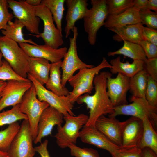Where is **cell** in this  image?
Returning a JSON list of instances; mask_svg holds the SVG:
<instances>
[{
	"instance_id": "cell-47",
	"label": "cell",
	"mask_w": 157,
	"mask_h": 157,
	"mask_svg": "<svg viewBox=\"0 0 157 157\" xmlns=\"http://www.w3.org/2000/svg\"><path fill=\"white\" fill-rule=\"evenodd\" d=\"M25 1L28 4L34 6L39 5L41 2V0H26Z\"/></svg>"
},
{
	"instance_id": "cell-19",
	"label": "cell",
	"mask_w": 157,
	"mask_h": 157,
	"mask_svg": "<svg viewBox=\"0 0 157 157\" xmlns=\"http://www.w3.org/2000/svg\"><path fill=\"white\" fill-rule=\"evenodd\" d=\"M115 117L102 115L96 121L95 126L111 142L121 147L124 122H120Z\"/></svg>"
},
{
	"instance_id": "cell-39",
	"label": "cell",
	"mask_w": 157,
	"mask_h": 157,
	"mask_svg": "<svg viewBox=\"0 0 157 157\" xmlns=\"http://www.w3.org/2000/svg\"><path fill=\"white\" fill-rule=\"evenodd\" d=\"M111 156L112 157H142V151L137 147L127 149L121 147Z\"/></svg>"
},
{
	"instance_id": "cell-7",
	"label": "cell",
	"mask_w": 157,
	"mask_h": 157,
	"mask_svg": "<svg viewBox=\"0 0 157 157\" xmlns=\"http://www.w3.org/2000/svg\"><path fill=\"white\" fill-rule=\"evenodd\" d=\"M106 1L91 0L92 7L88 9L83 18L84 30L91 45L95 44L97 32L104 26L108 15Z\"/></svg>"
},
{
	"instance_id": "cell-40",
	"label": "cell",
	"mask_w": 157,
	"mask_h": 157,
	"mask_svg": "<svg viewBox=\"0 0 157 157\" xmlns=\"http://www.w3.org/2000/svg\"><path fill=\"white\" fill-rule=\"evenodd\" d=\"M147 75L157 81V57L144 60L143 69Z\"/></svg>"
},
{
	"instance_id": "cell-41",
	"label": "cell",
	"mask_w": 157,
	"mask_h": 157,
	"mask_svg": "<svg viewBox=\"0 0 157 157\" xmlns=\"http://www.w3.org/2000/svg\"><path fill=\"white\" fill-rule=\"evenodd\" d=\"M143 49L147 58L157 57V46L147 41L143 40L139 43Z\"/></svg>"
},
{
	"instance_id": "cell-42",
	"label": "cell",
	"mask_w": 157,
	"mask_h": 157,
	"mask_svg": "<svg viewBox=\"0 0 157 157\" xmlns=\"http://www.w3.org/2000/svg\"><path fill=\"white\" fill-rule=\"evenodd\" d=\"M142 35L143 40L157 46V30L145 27L143 25Z\"/></svg>"
},
{
	"instance_id": "cell-38",
	"label": "cell",
	"mask_w": 157,
	"mask_h": 157,
	"mask_svg": "<svg viewBox=\"0 0 157 157\" xmlns=\"http://www.w3.org/2000/svg\"><path fill=\"white\" fill-rule=\"evenodd\" d=\"M9 8L7 0H0V30L5 29L8 22L14 17Z\"/></svg>"
},
{
	"instance_id": "cell-30",
	"label": "cell",
	"mask_w": 157,
	"mask_h": 157,
	"mask_svg": "<svg viewBox=\"0 0 157 157\" xmlns=\"http://www.w3.org/2000/svg\"><path fill=\"white\" fill-rule=\"evenodd\" d=\"M65 1L64 0H42L41 2L51 13L56 28L62 34V21Z\"/></svg>"
},
{
	"instance_id": "cell-34",
	"label": "cell",
	"mask_w": 157,
	"mask_h": 157,
	"mask_svg": "<svg viewBox=\"0 0 157 157\" xmlns=\"http://www.w3.org/2000/svg\"><path fill=\"white\" fill-rule=\"evenodd\" d=\"M145 98L150 105L157 107V81L148 75Z\"/></svg>"
},
{
	"instance_id": "cell-3",
	"label": "cell",
	"mask_w": 157,
	"mask_h": 157,
	"mask_svg": "<svg viewBox=\"0 0 157 157\" xmlns=\"http://www.w3.org/2000/svg\"><path fill=\"white\" fill-rule=\"evenodd\" d=\"M0 51L14 72L20 77L27 78L28 56L18 43L4 36H0Z\"/></svg>"
},
{
	"instance_id": "cell-29",
	"label": "cell",
	"mask_w": 157,
	"mask_h": 157,
	"mask_svg": "<svg viewBox=\"0 0 157 157\" xmlns=\"http://www.w3.org/2000/svg\"><path fill=\"white\" fill-rule=\"evenodd\" d=\"M147 76L146 71L143 69L130 78L129 90L132 97L145 98Z\"/></svg>"
},
{
	"instance_id": "cell-26",
	"label": "cell",
	"mask_w": 157,
	"mask_h": 157,
	"mask_svg": "<svg viewBox=\"0 0 157 157\" xmlns=\"http://www.w3.org/2000/svg\"><path fill=\"white\" fill-rule=\"evenodd\" d=\"M24 26L17 19L13 22L9 21L6 28L1 30L2 33L5 37L11 39L18 44L28 43L34 45L37 44L31 39H25L24 37L22 30Z\"/></svg>"
},
{
	"instance_id": "cell-22",
	"label": "cell",
	"mask_w": 157,
	"mask_h": 157,
	"mask_svg": "<svg viewBox=\"0 0 157 157\" xmlns=\"http://www.w3.org/2000/svg\"><path fill=\"white\" fill-rule=\"evenodd\" d=\"M140 22L139 11L133 7L116 16H108L104 26L107 29Z\"/></svg>"
},
{
	"instance_id": "cell-16",
	"label": "cell",
	"mask_w": 157,
	"mask_h": 157,
	"mask_svg": "<svg viewBox=\"0 0 157 157\" xmlns=\"http://www.w3.org/2000/svg\"><path fill=\"white\" fill-rule=\"evenodd\" d=\"M18 44L28 56L44 58L51 63L61 60L67 50L66 47L55 49L45 44L34 45L28 43Z\"/></svg>"
},
{
	"instance_id": "cell-43",
	"label": "cell",
	"mask_w": 157,
	"mask_h": 157,
	"mask_svg": "<svg viewBox=\"0 0 157 157\" xmlns=\"http://www.w3.org/2000/svg\"><path fill=\"white\" fill-rule=\"evenodd\" d=\"M48 141L46 139L41 144L34 147L36 152L40 155V157H50L47 149Z\"/></svg>"
},
{
	"instance_id": "cell-13",
	"label": "cell",
	"mask_w": 157,
	"mask_h": 157,
	"mask_svg": "<svg viewBox=\"0 0 157 157\" xmlns=\"http://www.w3.org/2000/svg\"><path fill=\"white\" fill-rule=\"evenodd\" d=\"M32 85L29 79L7 81L0 100V112L7 107L19 104L25 93Z\"/></svg>"
},
{
	"instance_id": "cell-9",
	"label": "cell",
	"mask_w": 157,
	"mask_h": 157,
	"mask_svg": "<svg viewBox=\"0 0 157 157\" xmlns=\"http://www.w3.org/2000/svg\"><path fill=\"white\" fill-rule=\"evenodd\" d=\"M34 7L36 16L43 22L44 30L38 35H33L42 38L45 44L55 49L58 48L64 43L63 35L55 26L51 13L41 3Z\"/></svg>"
},
{
	"instance_id": "cell-4",
	"label": "cell",
	"mask_w": 157,
	"mask_h": 157,
	"mask_svg": "<svg viewBox=\"0 0 157 157\" xmlns=\"http://www.w3.org/2000/svg\"><path fill=\"white\" fill-rule=\"evenodd\" d=\"M132 103L114 107V113L108 117H116L119 115H130L142 120L148 119L157 131V107L150 105L145 98H136L131 96Z\"/></svg>"
},
{
	"instance_id": "cell-11",
	"label": "cell",
	"mask_w": 157,
	"mask_h": 157,
	"mask_svg": "<svg viewBox=\"0 0 157 157\" xmlns=\"http://www.w3.org/2000/svg\"><path fill=\"white\" fill-rule=\"evenodd\" d=\"M33 141L28 120H23L8 151L10 157H34Z\"/></svg>"
},
{
	"instance_id": "cell-20",
	"label": "cell",
	"mask_w": 157,
	"mask_h": 157,
	"mask_svg": "<svg viewBox=\"0 0 157 157\" xmlns=\"http://www.w3.org/2000/svg\"><path fill=\"white\" fill-rule=\"evenodd\" d=\"M67 8L65 16L66 24L64 28L65 37L67 38L72 31L75 22L83 19L88 9L87 0H66Z\"/></svg>"
},
{
	"instance_id": "cell-23",
	"label": "cell",
	"mask_w": 157,
	"mask_h": 157,
	"mask_svg": "<svg viewBox=\"0 0 157 157\" xmlns=\"http://www.w3.org/2000/svg\"><path fill=\"white\" fill-rule=\"evenodd\" d=\"M28 59L29 67L28 73L42 85L45 84L49 78L51 63L42 58L28 56Z\"/></svg>"
},
{
	"instance_id": "cell-21",
	"label": "cell",
	"mask_w": 157,
	"mask_h": 157,
	"mask_svg": "<svg viewBox=\"0 0 157 157\" xmlns=\"http://www.w3.org/2000/svg\"><path fill=\"white\" fill-rule=\"evenodd\" d=\"M143 26L140 22L108 29L115 33L113 39L115 41L120 42L125 40L139 44L143 40L142 35Z\"/></svg>"
},
{
	"instance_id": "cell-48",
	"label": "cell",
	"mask_w": 157,
	"mask_h": 157,
	"mask_svg": "<svg viewBox=\"0 0 157 157\" xmlns=\"http://www.w3.org/2000/svg\"><path fill=\"white\" fill-rule=\"evenodd\" d=\"M6 84V82L0 80V100L1 97L2 92Z\"/></svg>"
},
{
	"instance_id": "cell-12",
	"label": "cell",
	"mask_w": 157,
	"mask_h": 157,
	"mask_svg": "<svg viewBox=\"0 0 157 157\" xmlns=\"http://www.w3.org/2000/svg\"><path fill=\"white\" fill-rule=\"evenodd\" d=\"M7 1L14 17L31 33L38 35L40 19L35 15L34 6L28 4L25 1L7 0Z\"/></svg>"
},
{
	"instance_id": "cell-1",
	"label": "cell",
	"mask_w": 157,
	"mask_h": 157,
	"mask_svg": "<svg viewBox=\"0 0 157 157\" xmlns=\"http://www.w3.org/2000/svg\"><path fill=\"white\" fill-rule=\"evenodd\" d=\"M112 74L104 71L96 74L94 78L93 84L94 93L92 95L85 94L77 99L76 102L79 104L83 103L89 110V115L85 125L95 126L96 121L102 115H111L114 113L113 108L107 92V81Z\"/></svg>"
},
{
	"instance_id": "cell-37",
	"label": "cell",
	"mask_w": 157,
	"mask_h": 157,
	"mask_svg": "<svg viewBox=\"0 0 157 157\" xmlns=\"http://www.w3.org/2000/svg\"><path fill=\"white\" fill-rule=\"evenodd\" d=\"M10 80L27 81L29 79L22 78L13 70L8 63L3 60V63L0 67V80L5 81Z\"/></svg>"
},
{
	"instance_id": "cell-36",
	"label": "cell",
	"mask_w": 157,
	"mask_h": 157,
	"mask_svg": "<svg viewBox=\"0 0 157 157\" xmlns=\"http://www.w3.org/2000/svg\"><path fill=\"white\" fill-rule=\"evenodd\" d=\"M68 147L71 156L75 157H99L97 151L92 148H82L74 144H70Z\"/></svg>"
},
{
	"instance_id": "cell-49",
	"label": "cell",
	"mask_w": 157,
	"mask_h": 157,
	"mask_svg": "<svg viewBox=\"0 0 157 157\" xmlns=\"http://www.w3.org/2000/svg\"><path fill=\"white\" fill-rule=\"evenodd\" d=\"M0 157H10V156L8 152L0 149Z\"/></svg>"
},
{
	"instance_id": "cell-50",
	"label": "cell",
	"mask_w": 157,
	"mask_h": 157,
	"mask_svg": "<svg viewBox=\"0 0 157 157\" xmlns=\"http://www.w3.org/2000/svg\"><path fill=\"white\" fill-rule=\"evenodd\" d=\"M3 57V55L0 51V67L2 66L3 63V60H2Z\"/></svg>"
},
{
	"instance_id": "cell-45",
	"label": "cell",
	"mask_w": 157,
	"mask_h": 157,
	"mask_svg": "<svg viewBox=\"0 0 157 157\" xmlns=\"http://www.w3.org/2000/svg\"><path fill=\"white\" fill-rule=\"evenodd\" d=\"M142 151V157H157V154L148 148H144Z\"/></svg>"
},
{
	"instance_id": "cell-10",
	"label": "cell",
	"mask_w": 157,
	"mask_h": 157,
	"mask_svg": "<svg viewBox=\"0 0 157 157\" xmlns=\"http://www.w3.org/2000/svg\"><path fill=\"white\" fill-rule=\"evenodd\" d=\"M27 78L32 83L35 89L37 97L40 101L47 103L50 106L61 113L63 116L69 114L75 115L72 110L74 104L68 96H59L47 89L33 77L28 73Z\"/></svg>"
},
{
	"instance_id": "cell-24",
	"label": "cell",
	"mask_w": 157,
	"mask_h": 157,
	"mask_svg": "<svg viewBox=\"0 0 157 157\" xmlns=\"http://www.w3.org/2000/svg\"><path fill=\"white\" fill-rule=\"evenodd\" d=\"M62 60L51 63L49 78L45 84L46 88L59 96H68L69 91L61 83L60 70Z\"/></svg>"
},
{
	"instance_id": "cell-8",
	"label": "cell",
	"mask_w": 157,
	"mask_h": 157,
	"mask_svg": "<svg viewBox=\"0 0 157 157\" xmlns=\"http://www.w3.org/2000/svg\"><path fill=\"white\" fill-rule=\"evenodd\" d=\"M73 36L69 38V46L62 61L61 68L62 71L61 83L63 87L77 70L84 68H91L94 66L82 61L77 54L76 41L78 34V28L74 26L72 31Z\"/></svg>"
},
{
	"instance_id": "cell-17",
	"label": "cell",
	"mask_w": 157,
	"mask_h": 157,
	"mask_svg": "<svg viewBox=\"0 0 157 157\" xmlns=\"http://www.w3.org/2000/svg\"><path fill=\"white\" fill-rule=\"evenodd\" d=\"M79 138L83 142L105 150L111 155L121 148L111 142L95 126L85 125L80 131Z\"/></svg>"
},
{
	"instance_id": "cell-31",
	"label": "cell",
	"mask_w": 157,
	"mask_h": 157,
	"mask_svg": "<svg viewBox=\"0 0 157 157\" xmlns=\"http://www.w3.org/2000/svg\"><path fill=\"white\" fill-rule=\"evenodd\" d=\"M20 127V125L17 122L9 125L5 129L0 131V149L8 151Z\"/></svg>"
},
{
	"instance_id": "cell-32",
	"label": "cell",
	"mask_w": 157,
	"mask_h": 157,
	"mask_svg": "<svg viewBox=\"0 0 157 157\" xmlns=\"http://www.w3.org/2000/svg\"><path fill=\"white\" fill-rule=\"evenodd\" d=\"M24 119H28V118L25 114L20 111L19 104L13 106L10 110L0 112V126Z\"/></svg>"
},
{
	"instance_id": "cell-25",
	"label": "cell",
	"mask_w": 157,
	"mask_h": 157,
	"mask_svg": "<svg viewBox=\"0 0 157 157\" xmlns=\"http://www.w3.org/2000/svg\"><path fill=\"white\" fill-rule=\"evenodd\" d=\"M143 64L144 60H133L131 63L128 61L124 63L118 56L110 60V71L112 74L120 73L130 78L143 69Z\"/></svg>"
},
{
	"instance_id": "cell-27",
	"label": "cell",
	"mask_w": 157,
	"mask_h": 157,
	"mask_svg": "<svg viewBox=\"0 0 157 157\" xmlns=\"http://www.w3.org/2000/svg\"><path fill=\"white\" fill-rule=\"evenodd\" d=\"M143 130L142 136L137 147L142 150L148 148L157 154V133L147 119L143 120Z\"/></svg>"
},
{
	"instance_id": "cell-15",
	"label": "cell",
	"mask_w": 157,
	"mask_h": 157,
	"mask_svg": "<svg viewBox=\"0 0 157 157\" xmlns=\"http://www.w3.org/2000/svg\"><path fill=\"white\" fill-rule=\"evenodd\" d=\"M63 116L61 113L53 107L49 106L46 108L39 120L37 134L34 143H41L42 138L51 135L54 126L62 125Z\"/></svg>"
},
{
	"instance_id": "cell-18",
	"label": "cell",
	"mask_w": 157,
	"mask_h": 157,
	"mask_svg": "<svg viewBox=\"0 0 157 157\" xmlns=\"http://www.w3.org/2000/svg\"><path fill=\"white\" fill-rule=\"evenodd\" d=\"M143 130V121L138 118L131 116L124 121L121 148L127 149L137 147Z\"/></svg>"
},
{
	"instance_id": "cell-28",
	"label": "cell",
	"mask_w": 157,
	"mask_h": 157,
	"mask_svg": "<svg viewBox=\"0 0 157 157\" xmlns=\"http://www.w3.org/2000/svg\"><path fill=\"white\" fill-rule=\"evenodd\" d=\"M123 46L118 50L108 53L109 56L116 55H121L130 58L133 60H144L147 57L144 51L139 44L124 40Z\"/></svg>"
},
{
	"instance_id": "cell-44",
	"label": "cell",
	"mask_w": 157,
	"mask_h": 157,
	"mask_svg": "<svg viewBox=\"0 0 157 157\" xmlns=\"http://www.w3.org/2000/svg\"><path fill=\"white\" fill-rule=\"evenodd\" d=\"M148 0H133V7L139 11L148 9Z\"/></svg>"
},
{
	"instance_id": "cell-14",
	"label": "cell",
	"mask_w": 157,
	"mask_h": 157,
	"mask_svg": "<svg viewBox=\"0 0 157 157\" xmlns=\"http://www.w3.org/2000/svg\"><path fill=\"white\" fill-rule=\"evenodd\" d=\"M109 76L107 81V92L114 107L128 104L127 93L129 90V78L118 73L115 78Z\"/></svg>"
},
{
	"instance_id": "cell-35",
	"label": "cell",
	"mask_w": 157,
	"mask_h": 157,
	"mask_svg": "<svg viewBox=\"0 0 157 157\" xmlns=\"http://www.w3.org/2000/svg\"><path fill=\"white\" fill-rule=\"evenodd\" d=\"M140 22L148 27L157 30V12L149 10L139 11Z\"/></svg>"
},
{
	"instance_id": "cell-5",
	"label": "cell",
	"mask_w": 157,
	"mask_h": 157,
	"mask_svg": "<svg viewBox=\"0 0 157 157\" xmlns=\"http://www.w3.org/2000/svg\"><path fill=\"white\" fill-rule=\"evenodd\" d=\"M88 118V116L83 113L76 116L69 114L64 116L65 124L63 126H57V133L54 136L58 146L63 149L68 147L70 144H76L80 130L86 124Z\"/></svg>"
},
{
	"instance_id": "cell-2",
	"label": "cell",
	"mask_w": 157,
	"mask_h": 157,
	"mask_svg": "<svg viewBox=\"0 0 157 157\" xmlns=\"http://www.w3.org/2000/svg\"><path fill=\"white\" fill-rule=\"evenodd\" d=\"M110 69L112 67L106 58L103 57L101 63L91 68H84L69 79L68 82L73 88L68 95L71 103L74 104L80 96L85 94H90L94 88L93 81L95 75L102 69Z\"/></svg>"
},
{
	"instance_id": "cell-46",
	"label": "cell",
	"mask_w": 157,
	"mask_h": 157,
	"mask_svg": "<svg viewBox=\"0 0 157 157\" xmlns=\"http://www.w3.org/2000/svg\"><path fill=\"white\" fill-rule=\"evenodd\" d=\"M147 9L157 12V0H148Z\"/></svg>"
},
{
	"instance_id": "cell-6",
	"label": "cell",
	"mask_w": 157,
	"mask_h": 157,
	"mask_svg": "<svg viewBox=\"0 0 157 157\" xmlns=\"http://www.w3.org/2000/svg\"><path fill=\"white\" fill-rule=\"evenodd\" d=\"M37 97L33 85L25 93L19 104L20 111L28 117L33 140L37 135L38 124L41 115L43 111L49 106L47 103L40 101Z\"/></svg>"
},
{
	"instance_id": "cell-33",
	"label": "cell",
	"mask_w": 157,
	"mask_h": 157,
	"mask_svg": "<svg viewBox=\"0 0 157 157\" xmlns=\"http://www.w3.org/2000/svg\"><path fill=\"white\" fill-rule=\"evenodd\" d=\"M133 0H106L108 16L120 14L133 7Z\"/></svg>"
}]
</instances>
